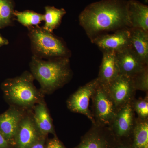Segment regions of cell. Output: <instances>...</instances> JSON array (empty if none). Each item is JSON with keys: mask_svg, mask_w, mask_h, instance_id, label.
<instances>
[{"mask_svg": "<svg viewBox=\"0 0 148 148\" xmlns=\"http://www.w3.org/2000/svg\"><path fill=\"white\" fill-rule=\"evenodd\" d=\"M125 0H102L90 4L79 14L80 26L90 41L109 32L130 29Z\"/></svg>", "mask_w": 148, "mask_h": 148, "instance_id": "obj_1", "label": "cell"}, {"mask_svg": "<svg viewBox=\"0 0 148 148\" xmlns=\"http://www.w3.org/2000/svg\"><path fill=\"white\" fill-rule=\"evenodd\" d=\"M30 71L45 95L52 94L71 80L73 73L69 58L47 61L33 55L30 63Z\"/></svg>", "mask_w": 148, "mask_h": 148, "instance_id": "obj_2", "label": "cell"}, {"mask_svg": "<svg viewBox=\"0 0 148 148\" xmlns=\"http://www.w3.org/2000/svg\"><path fill=\"white\" fill-rule=\"evenodd\" d=\"M31 72L6 79L1 85L5 100L10 106L26 111L33 110L38 103L45 100V95L34 84Z\"/></svg>", "mask_w": 148, "mask_h": 148, "instance_id": "obj_3", "label": "cell"}, {"mask_svg": "<svg viewBox=\"0 0 148 148\" xmlns=\"http://www.w3.org/2000/svg\"><path fill=\"white\" fill-rule=\"evenodd\" d=\"M34 56L42 59L69 58L71 52L64 42L38 26L28 27Z\"/></svg>", "mask_w": 148, "mask_h": 148, "instance_id": "obj_4", "label": "cell"}, {"mask_svg": "<svg viewBox=\"0 0 148 148\" xmlns=\"http://www.w3.org/2000/svg\"><path fill=\"white\" fill-rule=\"evenodd\" d=\"M94 124L110 127L118 110L106 86L98 83L91 98Z\"/></svg>", "mask_w": 148, "mask_h": 148, "instance_id": "obj_5", "label": "cell"}, {"mask_svg": "<svg viewBox=\"0 0 148 148\" xmlns=\"http://www.w3.org/2000/svg\"><path fill=\"white\" fill-rule=\"evenodd\" d=\"M131 103L118 110L115 117L109 127L117 143L130 145L136 120Z\"/></svg>", "mask_w": 148, "mask_h": 148, "instance_id": "obj_6", "label": "cell"}, {"mask_svg": "<svg viewBox=\"0 0 148 148\" xmlns=\"http://www.w3.org/2000/svg\"><path fill=\"white\" fill-rule=\"evenodd\" d=\"M98 83L97 78L92 79L80 87L67 101V107L70 111L84 115L90 120L92 124L95 123L91 111L89 109V101Z\"/></svg>", "mask_w": 148, "mask_h": 148, "instance_id": "obj_7", "label": "cell"}, {"mask_svg": "<svg viewBox=\"0 0 148 148\" xmlns=\"http://www.w3.org/2000/svg\"><path fill=\"white\" fill-rule=\"evenodd\" d=\"M117 143L110 127L92 124L74 148H114Z\"/></svg>", "mask_w": 148, "mask_h": 148, "instance_id": "obj_8", "label": "cell"}, {"mask_svg": "<svg viewBox=\"0 0 148 148\" xmlns=\"http://www.w3.org/2000/svg\"><path fill=\"white\" fill-rule=\"evenodd\" d=\"M106 86L118 110L135 99L137 90L131 78L119 75Z\"/></svg>", "mask_w": 148, "mask_h": 148, "instance_id": "obj_9", "label": "cell"}, {"mask_svg": "<svg viewBox=\"0 0 148 148\" xmlns=\"http://www.w3.org/2000/svg\"><path fill=\"white\" fill-rule=\"evenodd\" d=\"M44 136L35 123L33 110L27 111L18 126L13 148H30Z\"/></svg>", "mask_w": 148, "mask_h": 148, "instance_id": "obj_10", "label": "cell"}, {"mask_svg": "<svg viewBox=\"0 0 148 148\" xmlns=\"http://www.w3.org/2000/svg\"><path fill=\"white\" fill-rule=\"evenodd\" d=\"M102 51L116 53L130 47L129 29L118 30L111 34L101 35L91 41Z\"/></svg>", "mask_w": 148, "mask_h": 148, "instance_id": "obj_11", "label": "cell"}, {"mask_svg": "<svg viewBox=\"0 0 148 148\" xmlns=\"http://www.w3.org/2000/svg\"><path fill=\"white\" fill-rule=\"evenodd\" d=\"M27 111L10 106L8 110L0 114V132L12 148L18 126Z\"/></svg>", "mask_w": 148, "mask_h": 148, "instance_id": "obj_12", "label": "cell"}, {"mask_svg": "<svg viewBox=\"0 0 148 148\" xmlns=\"http://www.w3.org/2000/svg\"><path fill=\"white\" fill-rule=\"evenodd\" d=\"M116 56L119 75L132 78L148 66L143 64L130 47L116 52Z\"/></svg>", "mask_w": 148, "mask_h": 148, "instance_id": "obj_13", "label": "cell"}, {"mask_svg": "<svg viewBox=\"0 0 148 148\" xmlns=\"http://www.w3.org/2000/svg\"><path fill=\"white\" fill-rule=\"evenodd\" d=\"M127 16L130 28L148 32V7L136 0L127 1Z\"/></svg>", "mask_w": 148, "mask_h": 148, "instance_id": "obj_14", "label": "cell"}, {"mask_svg": "<svg viewBox=\"0 0 148 148\" xmlns=\"http://www.w3.org/2000/svg\"><path fill=\"white\" fill-rule=\"evenodd\" d=\"M103 57L98 77V82L108 85L119 75L115 52L103 51Z\"/></svg>", "mask_w": 148, "mask_h": 148, "instance_id": "obj_15", "label": "cell"}, {"mask_svg": "<svg viewBox=\"0 0 148 148\" xmlns=\"http://www.w3.org/2000/svg\"><path fill=\"white\" fill-rule=\"evenodd\" d=\"M33 112L35 123L42 135L46 137L49 134L56 135L52 118L45 100L34 107Z\"/></svg>", "mask_w": 148, "mask_h": 148, "instance_id": "obj_16", "label": "cell"}, {"mask_svg": "<svg viewBox=\"0 0 148 148\" xmlns=\"http://www.w3.org/2000/svg\"><path fill=\"white\" fill-rule=\"evenodd\" d=\"M130 47L143 64L148 65V32L138 29H129Z\"/></svg>", "mask_w": 148, "mask_h": 148, "instance_id": "obj_17", "label": "cell"}, {"mask_svg": "<svg viewBox=\"0 0 148 148\" xmlns=\"http://www.w3.org/2000/svg\"><path fill=\"white\" fill-rule=\"evenodd\" d=\"M130 145L131 148H148V119L136 118Z\"/></svg>", "mask_w": 148, "mask_h": 148, "instance_id": "obj_18", "label": "cell"}, {"mask_svg": "<svg viewBox=\"0 0 148 148\" xmlns=\"http://www.w3.org/2000/svg\"><path fill=\"white\" fill-rule=\"evenodd\" d=\"M45 14H44V21L45 23L42 28L52 33L53 30L61 24L62 18L66 12L64 9H58L51 6L45 7Z\"/></svg>", "mask_w": 148, "mask_h": 148, "instance_id": "obj_19", "label": "cell"}, {"mask_svg": "<svg viewBox=\"0 0 148 148\" xmlns=\"http://www.w3.org/2000/svg\"><path fill=\"white\" fill-rule=\"evenodd\" d=\"M14 15L16 17L17 21L20 24L27 27L37 26L44 20V14L32 11L26 10L24 12L15 11Z\"/></svg>", "mask_w": 148, "mask_h": 148, "instance_id": "obj_20", "label": "cell"}, {"mask_svg": "<svg viewBox=\"0 0 148 148\" xmlns=\"http://www.w3.org/2000/svg\"><path fill=\"white\" fill-rule=\"evenodd\" d=\"M14 4L12 0H0V29L13 23Z\"/></svg>", "mask_w": 148, "mask_h": 148, "instance_id": "obj_21", "label": "cell"}, {"mask_svg": "<svg viewBox=\"0 0 148 148\" xmlns=\"http://www.w3.org/2000/svg\"><path fill=\"white\" fill-rule=\"evenodd\" d=\"M132 106L138 118L142 120L148 119V93L144 98H135L132 101Z\"/></svg>", "mask_w": 148, "mask_h": 148, "instance_id": "obj_22", "label": "cell"}, {"mask_svg": "<svg viewBox=\"0 0 148 148\" xmlns=\"http://www.w3.org/2000/svg\"><path fill=\"white\" fill-rule=\"evenodd\" d=\"M136 90H140L146 93L148 92V68L146 67L142 72L131 78Z\"/></svg>", "mask_w": 148, "mask_h": 148, "instance_id": "obj_23", "label": "cell"}, {"mask_svg": "<svg viewBox=\"0 0 148 148\" xmlns=\"http://www.w3.org/2000/svg\"><path fill=\"white\" fill-rule=\"evenodd\" d=\"M45 148H66L63 143L59 140L56 135L53 138L48 139L47 138Z\"/></svg>", "mask_w": 148, "mask_h": 148, "instance_id": "obj_24", "label": "cell"}, {"mask_svg": "<svg viewBox=\"0 0 148 148\" xmlns=\"http://www.w3.org/2000/svg\"><path fill=\"white\" fill-rule=\"evenodd\" d=\"M47 137H42L35 142L30 148H45Z\"/></svg>", "mask_w": 148, "mask_h": 148, "instance_id": "obj_25", "label": "cell"}, {"mask_svg": "<svg viewBox=\"0 0 148 148\" xmlns=\"http://www.w3.org/2000/svg\"><path fill=\"white\" fill-rule=\"evenodd\" d=\"M0 148H12L10 144L6 140L2 134L0 132Z\"/></svg>", "mask_w": 148, "mask_h": 148, "instance_id": "obj_26", "label": "cell"}, {"mask_svg": "<svg viewBox=\"0 0 148 148\" xmlns=\"http://www.w3.org/2000/svg\"><path fill=\"white\" fill-rule=\"evenodd\" d=\"M114 148H131V147H130V145L129 144L117 143Z\"/></svg>", "mask_w": 148, "mask_h": 148, "instance_id": "obj_27", "label": "cell"}, {"mask_svg": "<svg viewBox=\"0 0 148 148\" xmlns=\"http://www.w3.org/2000/svg\"><path fill=\"white\" fill-rule=\"evenodd\" d=\"M8 40L0 35V46L6 45L8 44Z\"/></svg>", "mask_w": 148, "mask_h": 148, "instance_id": "obj_28", "label": "cell"}, {"mask_svg": "<svg viewBox=\"0 0 148 148\" xmlns=\"http://www.w3.org/2000/svg\"></svg>", "mask_w": 148, "mask_h": 148, "instance_id": "obj_29", "label": "cell"}]
</instances>
